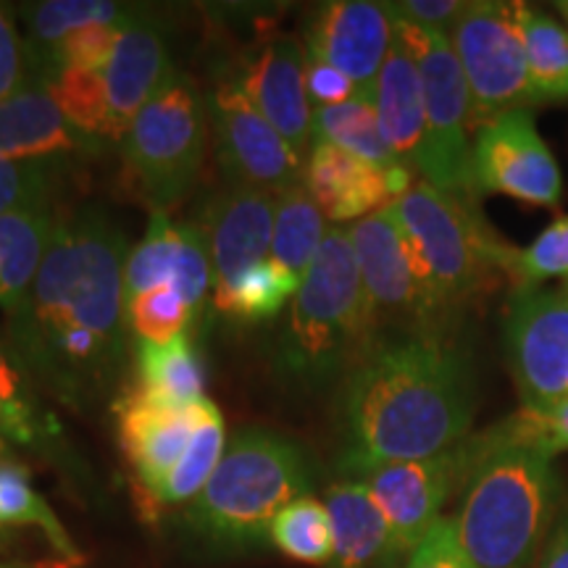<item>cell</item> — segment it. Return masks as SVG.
<instances>
[{"mask_svg":"<svg viewBox=\"0 0 568 568\" xmlns=\"http://www.w3.org/2000/svg\"><path fill=\"white\" fill-rule=\"evenodd\" d=\"M124 234L98 213L55 222L13 345L51 385L80 400L101 393L124 353Z\"/></svg>","mask_w":568,"mask_h":568,"instance_id":"6da1fadb","label":"cell"},{"mask_svg":"<svg viewBox=\"0 0 568 568\" xmlns=\"http://www.w3.org/2000/svg\"><path fill=\"white\" fill-rule=\"evenodd\" d=\"M477 374L445 332H406L374 343L347 376L345 468L443 456L468 439Z\"/></svg>","mask_w":568,"mask_h":568,"instance_id":"7a4b0ae2","label":"cell"},{"mask_svg":"<svg viewBox=\"0 0 568 568\" xmlns=\"http://www.w3.org/2000/svg\"><path fill=\"white\" fill-rule=\"evenodd\" d=\"M460 447L464 477L453 524L466 556L477 568H529L558 516L556 458L518 437L510 418Z\"/></svg>","mask_w":568,"mask_h":568,"instance_id":"3957f363","label":"cell"},{"mask_svg":"<svg viewBox=\"0 0 568 568\" xmlns=\"http://www.w3.org/2000/svg\"><path fill=\"white\" fill-rule=\"evenodd\" d=\"M376 322L358 258L343 226H332L290 308L282 366L308 385H322L355 366L374 347Z\"/></svg>","mask_w":568,"mask_h":568,"instance_id":"277c9868","label":"cell"},{"mask_svg":"<svg viewBox=\"0 0 568 568\" xmlns=\"http://www.w3.org/2000/svg\"><path fill=\"white\" fill-rule=\"evenodd\" d=\"M311 485L308 458L295 443L268 429H240L187 518L213 539L251 542Z\"/></svg>","mask_w":568,"mask_h":568,"instance_id":"5b68a950","label":"cell"},{"mask_svg":"<svg viewBox=\"0 0 568 568\" xmlns=\"http://www.w3.org/2000/svg\"><path fill=\"white\" fill-rule=\"evenodd\" d=\"M393 205L450 314L493 293L503 280L497 268L503 240L474 209L471 195L443 193L422 180Z\"/></svg>","mask_w":568,"mask_h":568,"instance_id":"8992f818","label":"cell"},{"mask_svg":"<svg viewBox=\"0 0 568 568\" xmlns=\"http://www.w3.org/2000/svg\"><path fill=\"white\" fill-rule=\"evenodd\" d=\"M393 27L422 77L426 138L416 172L443 193L471 195V95L450 34L424 30L395 17Z\"/></svg>","mask_w":568,"mask_h":568,"instance_id":"52a82bcc","label":"cell"},{"mask_svg":"<svg viewBox=\"0 0 568 568\" xmlns=\"http://www.w3.org/2000/svg\"><path fill=\"white\" fill-rule=\"evenodd\" d=\"M126 172L153 211H166L195 184L205 153L203 105L182 77L172 74L142 105L122 140Z\"/></svg>","mask_w":568,"mask_h":568,"instance_id":"ba28073f","label":"cell"},{"mask_svg":"<svg viewBox=\"0 0 568 568\" xmlns=\"http://www.w3.org/2000/svg\"><path fill=\"white\" fill-rule=\"evenodd\" d=\"M527 9L514 0H474L453 27V51L471 95L474 134L500 113L537 103L524 38Z\"/></svg>","mask_w":568,"mask_h":568,"instance_id":"9c48e42d","label":"cell"},{"mask_svg":"<svg viewBox=\"0 0 568 568\" xmlns=\"http://www.w3.org/2000/svg\"><path fill=\"white\" fill-rule=\"evenodd\" d=\"M358 258L361 280L374 322H406L414 332H445L450 311L439 301L435 284L418 261L416 247L397 219L395 205H385L347 230Z\"/></svg>","mask_w":568,"mask_h":568,"instance_id":"30bf717a","label":"cell"},{"mask_svg":"<svg viewBox=\"0 0 568 568\" xmlns=\"http://www.w3.org/2000/svg\"><path fill=\"white\" fill-rule=\"evenodd\" d=\"M493 193L539 209H556L564 197V174L531 109L506 111L477 130L471 142V197Z\"/></svg>","mask_w":568,"mask_h":568,"instance_id":"8fae6325","label":"cell"},{"mask_svg":"<svg viewBox=\"0 0 568 568\" xmlns=\"http://www.w3.org/2000/svg\"><path fill=\"white\" fill-rule=\"evenodd\" d=\"M506 353L527 408L568 397V290H518L506 316Z\"/></svg>","mask_w":568,"mask_h":568,"instance_id":"7c38bea8","label":"cell"},{"mask_svg":"<svg viewBox=\"0 0 568 568\" xmlns=\"http://www.w3.org/2000/svg\"><path fill=\"white\" fill-rule=\"evenodd\" d=\"M211 119L216 159L230 184L280 195L305 180L301 155L266 122L237 82L219 84L211 98Z\"/></svg>","mask_w":568,"mask_h":568,"instance_id":"4fadbf2b","label":"cell"},{"mask_svg":"<svg viewBox=\"0 0 568 568\" xmlns=\"http://www.w3.org/2000/svg\"><path fill=\"white\" fill-rule=\"evenodd\" d=\"M464 445V443H460ZM453 447L443 456L418 460H393L358 471L385 514L397 556H410L416 545L439 521L443 506L464 477V447Z\"/></svg>","mask_w":568,"mask_h":568,"instance_id":"5bb4252c","label":"cell"},{"mask_svg":"<svg viewBox=\"0 0 568 568\" xmlns=\"http://www.w3.org/2000/svg\"><path fill=\"white\" fill-rule=\"evenodd\" d=\"M393 40L395 27L385 3L335 0L318 9L305 55L343 71L358 90V101L374 105L376 82Z\"/></svg>","mask_w":568,"mask_h":568,"instance_id":"9a60e30c","label":"cell"},{"mask_svg":"<svg viewBox=\"0 0 568 568\" xmlns=\"http://www.w3.org/2000/svg\"><path fill=\"white\" fill-rule=\"evenodd\" d=\"M276 195L258 187L230 184L205 203L197 222L209 240L213 297L222 301L240 276L272 258Z\"/></svg>","mask_w":568,"mask_h":568,"instance_id":"2e32d148","label":"cell"},{"mask_svg":"<svg viewBox=\"0 0 568 568\" xmlns=\"http://www.w3.org/2000/svg\"><path fill=\"white\" fill-rule=\"evenodd\" d=\"M303 182L329 222H361L400 201L416 184L414 172L403 163L379 169L326 142H316L311 151Z\"/></svg>","mask_w":568,"mask_h":568,"instance_id":"e0dca14e","label":"cell"},{"mask_svg":"<svg viewBox=\"0 0 568 568\" xmlns=\"http://www.w3.org/2000/svg\"><path fill=\"white\" fill-rule=\"evenodd\" d=\"M234 82L303 159L308 142H314V105L305 90L301 45L293 38L266 42Z\"/></svg>","mask_w":568,"mask_h":568,"instance_id":"ac0fdd59","label":"cell"},{"mask_svg":"<svg viewBox=\"0 0 568 568\" xmlns=\"http://www.w3.org/2000/svg\"><path fill=\"white\" fill-rule=\"evenodd\" d=\"M201 403L172 408L130 393L116 406L119 439L134 474L153 497L193 443Z\"/></svg>","mask_w":568,"mask_h":568,"instance_id":"d6986e66","label":"cell"},{"mask_svg":"<svg viewBox=\"0 0 568 568\" xmlns=\"http://www.w3.org/2000/svg\"><path fill=\"white\" fill-rule=\"evenodd\" d=\"M172 74V61L155 27L126 17L109 67L103 71L111 105V140L126 138L142 105Z\"/></svg>","mask_w":568,"mask_h":568,"instance_id":"ffe728a7","label":"cell"},{"mask_svg":"<svg viewBox=\"0 0 568 568\" xmlns=\"http://www.w3.org/2000/svg\"><path fill=\"white\" fill-rule=\"evenodd\" d=\"M88 142L90 134L63 116L45 84L27 82L0 101V159L53 161L55 155L82 151Z\"/></svg>","mask_w":568,"mask_h":568,"instance_id":"44dd1931","label":"cell"},{"mask_svg":"<svg viewBox=\"0 0 568 568\" xmlns=\"http://www.w3.org/2000/svg\"><path fill=\"white\" fill-rule=\"evenodd\" d=\"M374 109L387 148L393 151L397 163L414 172V169H418L426 138L424 92L414 55L397 34L385 59V67L379 71Z\"/></svg>","mask_w":568,"mask_h":568,"instance_id":"7402d4cb","label":"cell"},{"mask_svg":"<svg viewBox=\"0 0 568 568\" xmlns=\"http://www.w3.org/2000/svg\"><path fill=\"white\" fill-rule=\"evenodd\" d=\"M335 531V568H374L397 558L393 531L364 481H337L326 493Z\"/></svg>","mask_w":568,"mask_h":568,"instance_id":"603a6c76","label":"cell"},{"mask_svg":"<svg viewBox=\"0 0 568 568\" xmlns=\"http://www.w3.org/2000/svg\"><path fill=\"white\" fill-rule=\"evenodd\" d=\"M51 203L0 216V308L17 316L24 308L53 234Z\"/></svg>","mask_w":568,"mask_h":568,"instance_id":"cb8c5ba5","label":"cell"},{"mask_svg":"<svg viewBox=\"0 0 568 568\" xmlns=\"http://www.w3.org/2000/svg\"><path fill=\"white\" fill-rule=\"evenodd\" d=\"M138 379L134 393L172 408H190L205 400V372L193 343L180 335L166 345L138 339Z\"/></svg>","mask_w":568,"mask_h":568,"instance_id":"d4e9b609","label":"cell"},{"mask_svg":"<svg viewBox=\"0 0 568 568\" xmlns=\"http://www.w3.org/2000/svg\"><path fill=\"white\" fill-rule=\"evenodd\" d=\"M326 219L305 182L276 195L272 261L303 282L326 237Z\"/></svg>","mask_w":568,"mask_h":568,"instance_id":"484cf974","label":"cell"},{"mask_svg":"<svg viewBox=\"0 0 568 568\" xmlns=\"http://www.w3.org/2000/svg\"><path fill=\"white\" fill-rule=\"evenodd\" d=\"M224 422L219 408L205 397L201 403V414H197V426L193 443L174 471L163 479V485L155 493V500L161 503H193L201 489L209 485V479L216 471V466L224 458Z\"/></svg>","mask_w":568,"mask_h":568,"instance_id":"4316f807","label":"cell"},{"mask_svg":"<svg viewBox=\"0 0 568 568\" xmlns=\"http://www.w3.org/2000/svg\"><path fill=\"white\" fill-rule=\"evenodd\" d=\"M316 142L335 145L379 169L397 166V159L382 138L376 109L368 103L351 101L314 109V145Z\"/></svg>","mask_w":568,"mask_h":568,"instance_id":"83f0119b","label":"cell"},{"mask_svg":"<svg viewBox=\"0 0 568 568\" xmlns=\"http://www.w3.org/2000/svg\"><path fill=\"white\" fill-rule=\"evenodd\" d=\"M268 537L284 556L311 566H332L335 558V531L324 503L303 495L282 508L268 527Z\"/></svg>","mask_w":568,"mask_h":568,"instance_id":"f1b7e54d","label":"cell"},{"mask_svg":"<svg viewBox=\"0 0 568 568\" xmlns=\"http://www.w3.org/2000/svg\"><path fill=\"white\" fill-rule=\"evenodd\" d=\"M3 527L40 529L63 560H69V564L80 560V552L71 545L63 524L30 485V471L13 460L0 464V529Z\"/></svg>","mask_w":568,"mask_h":568,"instance_id":"f546056e","label":"cell"},{"mask_svg":"<svg viewBox=\"0 0 568 568\" xmlns=\"http://www.w3.org/2000/svg\"><path fill=\"white\" fill-rule=\"evenodd\" d=\"M527 38L529 80L537 103L568 101V30L550 13L527 9L524 19Z\"/></svg>","mask_w":568,"mask_h":568,"instance_id":"4dcf8cb0","label":"cell"},{"mask_svg":"<svg viewBox=\"0 0 568 568\" xmlns=\"http://www.w3.org/2000/svg\"><path fill=\"white\" fill-rule=\"evenodd\" d=\"M497 268L503 280L514 284L516 293L542 287V282L558 280V276L568 280V213L539 232L535 243L527 247L503 243L497 253Z\"/></svg>","mask_w":568,"mask_h":568,"instance_id":"1f68e13d","label":"cell"},{"mask_svg":"<svg viewBox=\"0 0 568 568\" xmlns=\"http://www.w3.org/2000/svg\"><path fill=\"white\" fill-rule=\"evenodd\" d=\"M126 13L122 11V6L105 3V0H48V3L30 6L27 19H30L32 45L27 55L32 61H40L67 34L90 24H113V21H122Z\"/></svg>","mask_w":568,"mask_h":568,"instance_id":"d6a6232c","label":"cell"},{"mask_svg":"<svg viewBox=\"0 0 568 568\" xmlns=\"http://www.w3.org/2000/svg\"><path fill=\"white\" fill-rule=\"evenodd\" d=\"M176 255H180V226L166 211H153L142 243L134 247L124 266V305L148 290L172 284Z\"/></svg>","mask_w":568,"mask_h":568,"instance_id":"836d02e7","label":"cell"},{"mask_svg":"<svg viewBox=\"0 0 568 568\" xmlns=\"http://www.w3.org/2000/svg\"><path fill=\"white\" fill-rule=\"evenodd\" d=\"M297 287H301V280L268 258L240 276L237 284L222 301H216V305L224 314L245 318V322H264L280 314L284 303L297 295Z\"/></svg>","mask_w":568,"mask_h":568,"instance_id":"e575fe53","label":"cell"},{"mask_svg":"<svg viewBox=\"0 0 568 568\" xmlns=\"http://www.w3.org/2000/svg\"><path fill=\"white\" fill-rule=\"evenodd\" d=\"M45 88L77 130L90 138L111 140L109 90H105V77L101 71L61 69Z\"/></svg>","mask_w":568,"mask_h":568,"instance_id":"d590c367","label":"cell"},{"mask_svg":"<svg viewBox=\"0 0 568 568\" xmlns=\"http://www.w3.org/2000/svg\"><path fill=\"white\" fill-rule=\"evenodd\" d=\"M124 308L138 337L153 345H166L180 337L195 314L172 284L148 290L126 303Z\"/></svg>","mask_w":568,"mask_h":568,"instance_id":"8d00e7d4","label":"cell"},{"mask_svg":"<svg viewBox=\"0 0 568 568\" xmlns=\"http://www.w3.org/2000/svg\"><path fill=\"white\" fill-rule=\"evenodd\" d=\"M55 180L53 161L0 159V216L30 205H45Z\"/></svg>","mask_w":568,"mask_h":568,"instance_id":"74e56055","label":"cell"},{"mask_svg":"<svg viewBox=\"0 0 568 568\" xmlns=\"http://www.w3.org/2000/svg\"><path fill=\"white\" fill-rule=\"evenodd\" d=\"M172 287L193 311L201 305L209 287H213L209 240H205V234L197 224L180 226V255H176Z\"/></svg>","mask_w":568,"mask_h":568,"instance_id":"f35d334b","label":"cell"},{"mask_svg":"<svg viewBox=\"0 0 568 568\" xmlns=\"http://www.w3.org/2000/svg\"><path fill=\"white\" fill-rule=\"evenodd\" d=\"M510 424H514L518 437L542 447L552 458L568 450V397L542 410L521 406L518 414L510 416Z\"/></svg>","mask_w":568,"mask_h":568,"instance_id":"ab89813d","label":"cell"},{"mask_svg":"<svg viewBox=\"0 0 568 568\" xmlns=\"http://www.w3.org/2000/svg\"><path fill=\"white\" fill-rule=\"evenodd\" d=\"M403 568H477L460 545L453 518H439Z\"/></svg>","mask_w":568,"mask_h":568,"instance_id":"60d3db41","label":"cell"},{"mask_svg":"<svg viewBox=\"0 0 568 568\" xmlns=\"http://www.w3.org/2000/svg\"><path fill=\"white\" fill-rule=\"evenodd\" d=\"M389 17L408 21V24L424 27L450 34L458 19L464 17V0H400V3H385Z\"/></svg>","mask_w":568,"mask_h":568,"instance_id":"b9f144b4","label":"cell"},{"mask_svg":"<svg viewBox=\"0 0 568 568\" xmlns=\"http://www.w3.org/2000/svg\"><path fill=\"white\" fill-rule=\"evenodd\" d=\"M305 90H308L311 105H316V109L358 101V90L343 71L332 69L329 63L308 59V55H305Z\"/></svg>","mask_w":568,"mask_h":568,"instance_id":"7bdbcfd3","label":"cell"},{"mask_svg":"<svg viewBox=\"0 0 568 568\" xmlns=\"http://www.w3.org/2000/svg\"><path fill=\"white\" fill-rule=\"evenodd\" d=\"M27 51L21 45L17 27H13L11 13L0 6V101L11 98L19 92L27 82V67H24Z\"/></svg>","mask_w":568,"mask_h":568,"instance_id":"ee69618b","label":"cell"},{"mask_svg":"<svg viewBox=\"0 0 568 568\" xmlns=\"http://www.w3.org/2000/svg\"><path fill=\"white\" fill-rule=\"evenodd\" d=\"M537 568H568V506L558 510L556 524L539 550Z\"/></svg>","mask_w":568,"mask_h":568,"instance_id":"f6af8a7d","label":"cell"},{"mask_svg":"<svg viewBox=\"0 0 568 568\" xmlns=\"http://www.w3.org/2000/svg\"><path fill=\"white\" fill-rule=\"evenodd\" d=\"M556 9L564 13V19H566V24H568V0H566V3H556Z\"/></svg>","mask_w":568,"mask_h":568,"instance_id":"bcb514c9","label":"cell"},{"mask_svg":"<svg viewBox=\"0 0 568 568\" xmlns=\"http://www.w3.org/2000/svg\"><path fill=\"white\" fill-rule=\"evenodd\" d=\"M3 366H9V361H6V355H3V351H0V368Z\"/></svg>","mask_w":568,"mask_h":568,"instance_id":"7dc6e473","label":"cell"},{"mask_svg":"<svg viewBox=\"0 0 568 568\" xmlns=\"http://www.w3.org/2000/svg\"><path fill=\"white\" fill-rule=\"evenodd\" d=\"M0 456H3V439H0Z\"/></svg>","mask_w":568,"mask_h":568,"instance_id":"c3c4849f","label":"cell"},{"mask_svg":"<svg viewBox=\"0 0 568 568\" xmlns=\"http://www.w3.org/2000/svg\"><path fill=\"white\" fill-rule=\"evenodd\" d=\"M566 290H568V280H566Z\"/></svg>","mask_w":568,"mask_h":568,"instance_id":"681fc988","label":"cell"}]
</instances>
